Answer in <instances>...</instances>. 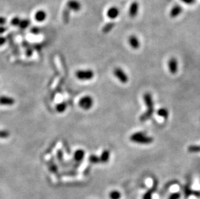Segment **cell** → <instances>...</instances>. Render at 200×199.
<instances>
[{
  "label": "cell",
  "mask_w": 200,
  "mask_h": 199,
  "mask_svg": "<svg viewBox=\"0 0 200 199\" xmlns=\"http://www.w3.org/2000/svg\"><path fill=\"white\" fill-rule=\"evenodd\" d=\"M143 100H144L147 109L139 117V120L142 122H146L151 118L153 113H154V103H153L151 94L149 93H145L143 95Z\"/></svg>",
  "instance_id": "6da1fadb"
},
{
  "label": "cell",
  "mask_w": 200,
  "mask_h": 199,
  "mask_svg": "<svg viewBox=\"0 0 200 199\" xmlns=\"http://www.w3.org/2000/svg\"><path fill=\"white\" fill-rule=\"evenodd\" d=\"M130 139L133 142L139 144H150L153 142V138L148 136L146 132L143 131L135 132L130 136Z\"/></svg>",
  "instance_id": "7a4b0ae2"
},
{
  "label": "cell",
  "mask_w": 200,
  "mask_h": 199,
  "mask_svg": "<svg viewBox=\"0 0 200 199\" xmlns=\"http://www.w3.org/2000/svg\"><path fill=\"white\" fill-rule=\"evenodd\" d=\"M76 76L79 80L86 81L90 80L93 78L94 73L93 70H79L76 72Z\"/></svg>",
  "instance_id": "3957f363"
},
{
  "label": "cell",
  "mask_w": 200,
  "mask_h": 199,
  "mask_svg": "<svg viewBox=\"0 0 200 199\" xmlns=\"http://www.w3.org/2000/svg\"><path fill=\"white\" fill-rule=\"evenodd\" d=\"M79 104L80 108L84 110H89L93 107V99L90 96H85L80 98Z\"/></svg>",
  "instance_id": "277c9868"
},
{
  "label": "cell",
  "mask_w": 200,
  "mask_h": 199,
  "mask_svg": "<svg viewBox=\"0 0 200 199\" xmlns=\"http://www.w3.org/2000/svg\"><path fill=\"white\" fill-rule=\"evenodd\" d=\"M114 74L115 77L122 84H126L128 80H129L128 76H127L126 73L121 68L115 69L114 71Z\"/></svg>",
  "instance_id": "5b68a950"
},
{
  "label": "cell",
  "mask_w": 200,
  "mask_h": 199,
  "mask_svg": "<svg viewBox=\"0 0 200 199\" xmlns=\"http://www.w3.org/2000/svg\"><path fill=\"white\" fill-rule=\"evenodd\" d=\"M168 70L171 74H175L178 70V62L176 58H171L168 62Z\"/></svg>",
  "instance_id": "8992f818"
},
{
  "label": "cell",
  "mask_w": 200,
  "mask_h": 199,
  "mask_svg": "<svg viewBox=\"0 0 200 199\" xmlns=\"http://www.w3.org/2000/svg\"><path fill=\"white\" fill-rule=\"evenodd\" d=\"M120 14L119 9L116 7H110L107 11V16L111 19H115L118 18Z\"/></svg>",
  "instance_id": "52a82bcc"
},
{
  "label": "cell",
  "mask_w": 200,
  "mask_h": 199,
  "mask_svg": "<svg viewBox=\"0 0 200 199\" xmlns=\"http://www.w3.org/2000/svg\"><path fill=\"white\" fill-rule=\"evenodd\" d=\"M139 5L137 2H133L129 9V15L132 18H135L139 12Z\"/></svg>",
  "instance_id": "ba28073f"
},
{
  "label": "cell",
  "mask_w": 200,
  "mask_h": 199,
  "mask_svg": "<svg viewBox=\"0 0 200 199\" xmlns=\"http://www.w3.org/2000/svg\"><path fill=\"white\" fill-rule=\"evenodd\" d=\"M128 42H129L130 45L133 49H138L140 47V42L139 39L137 38L135 36H131L128 39Z\"/></svg>",
  "instance_id": "9c48e42d"
},
{
  "label": "cell",
  "mask_w": 200,
  "mask_h": 199,
  "mask_svg": "<svg viewBox=\"0 0 200 199\" xmlns=\"http://www.w3.org/2000/svg\"><path fill=\"white\" fill-rule=\"evenodd\" d=\"M15 103V100L7 96H1L0 97V105H12Z\"/></svg>",
  "instance_id": "30bf717a"
},
{
  "label": "cell",
  "mask_w": 200,
  "mask_h": 199,
  "mask_svg": "<svg viewBox=\"0 0 200 199\" xmlns=\"http://www.w3.org/2000/svg\"><path fill=\"white\" fill-rule=\"evenodd\" d=\"M182 11H183L182 7L180 5H176L174 6V7L171 9L170 15L172 18H176L181 14Z\"/></svg>",
  "instance_id": "8fae6325"
},
{
  "label": "cell",
  "mask_w": 200,
  "mask_h": 199,
  "mask_svg": "<svg viewBox=\"0 0 200 199\" xmlns=\"http://www.w3.org/2000/svg\"><path fill=\"white\" fill-rule=\"evenodd\" d=\"M85 156V151L83 149L76 150L74 153V159L76 162H81L84 159Z\"/></svg>",
  "instance_id": "7c38bea8"
},
{
  "label": "cell",
  "mask_w": 200,
  "mask_h": 199,
  "mask_svg": "<svg viewBox=\"0 0 200 199\" xmlns=\"http://www.w3.org/2000/svg\"><path fill=\"white\" fill-rule=\"evenodd\" d=\"M110 151L104 150V151H102V154L100 156V163H104V164H105V163H107L110 159Z\"/></svg>",
  "instance_id": "4fadbf2b"
},
{
  "label": "cell",
  "mask_w": 200,
  "mask_h": 199,
  "mask_svg": "<svg viewBox=\"0 0 200 199\" xmlns=\"http://www.w3.org/2000/svg\"><path fill=\"white\" fill-rule=\"evenodd\" d=\"M157 114L158 116H160L161 117H163V118L167 119L168 118V116H169V112L168 111L167 109L165 108H160L157 111Z\"/></svg>",
  "instance_id": "5bb4252c"
},
{
  "label": "cell",
  "mask_w": 200,
  "mask_h": 199,
  "mask_svg": "<svg viewBox=\"0 0 200 199\" xmlns=\"http://www.w3.org/2000/svg\"><path fill=\"white\" fill-rule=\"evenodd\" d=\"M188 151L191 153H200V146L197 145H191L188 147Z\"/></svg>",
  "instance_id": "9a60e30c"
},
{
  "label": "cell",
  "mask_w": 200,
  "mask_h": 199,
  "mask_svg": "<svg viewBox=\"0 0 200 199\" xmlns=\"http://www.w3.org/2000/svg\"><path fill=\"white\" fill-rule=\"evenodd\" d=\"M89 160L91 163H92V164H94L100 163V157L96 155H90V156L89 157Z\"/></svg>",
  "instance_id": "2e32d148"
},
{
  "label": "cell",
  "mask_w": 200,
  "mask_h": 199,
  "mask_svg": "<svg viewBox=\"0 0 200 199\" xmlns=\"http://www.w3.org/2000/svg\"><path fill=\"white\" fill-rule=\"evenodd\" d=\"M121 197V194L119 191L117 190H114L111 191L110 193V199H120Z\"/></svg>",
  "instance_id": "e0dca14e"
},
{
  "label": "cell",
  "mask_w": 200,
  "mask_h": 199,
  "mask_svg": "<svg viewBox=\"0 0 200 199\" xmlns=\"http://www.w3.org/2000/svg\"><path fill=\"white\" fill-rule=\"evenodd\" d=\"M67 108V104L65 103H61L59 104L57 106H56V111H57L58 113H63L65 111Z\"/></svg>",
  "instance_id": "ac0fdd59"
},
{
  "label": "cell",
  "mask_w": 200,
  "mask_h": 199,
  "mask_svg": "<svg viewBox=\"0 0 200 199\" xmlns=\"http://www.w3.org/2000/svg\"><path fill=\"white\" fill-rule=\"evenodd\" d=\"M156 189V186H153V188L152 189V190H149L147 193H146V194L144 195V197H143V199H152V192L153 191H155Z\"/></svg>",
  "instance_id": "d6986e66"
},
{
  "label": "cell",
  "mask_w": 200,
  "mask_h": 199,
  "mask_svg": "<svg viewBox=\"0 0 200 199\" xmlns=\"http://www.w3.org/2000/svg\"><path fill=\"white\" fill-rule=\"evenodd\" d=\"M114 24H107L103 29V32L104 33H108L110 30H111L113 29V27H114Z\"/></svg>",
  "instance_id": "ffe728a7"
},
{
  "label": "cell",
  "mask_w": 200,
  "mask_h": 199,
  "mask_svg": "<svg viewBox=\"0 0 200 199\" xmlns=\"http://www.w3.org/2000/svg\"><path fill=\"white\" fill-rule=\"evenodd\" d=\"M45 14L44 12H40L37 14V19L39 21H41V20H43L45 18Z\"/></svg>",
  "instance_id": "44dd1931"
},
{
  "label": "cell",
  "mask_w": 200,
  "mask_h": 199,
  "mask_svg": "<svg viewBox=\"0 0 200 199\" xmlns=\"http://www.w3.org/2000/svg\"><path fill=\"white\" fill-rule=\"evenodd\" d=\"M179 197H180V194L179 193H175L172 194L168 199H179Z\"/></svg>",
  "instance_id": "7402d4cb"
},
{
  "label": "cell",
  "mask_w": 200,
  "mask_h": 199,
  "mask_svg": "<svg viewBox=\"0 0 200 199\" xmlns=\"http://www.w3.org/2000/svg\"><path fill=\"white\" fill-rule=\"evenodd\" d=\"M181 1L183 3L187 5H192L196 2V0H181Z\"/></svg>",
  "instance_id": "603a6c76"
},
{
  "label": "cell",
  "mask_w": 200,
  "mask_h": 199,
  "mask_svg": "<svg viewBox=\"0 0 200 199\" xmlns=\"http://www.w3.org/2000/svg\"><path fill=\"white\" fill-rule=\"evenodd\" d=\"M9 135V132L6 131H0V138H5Z\"/></svg>",
  "instance_id": "cb8c5ba5"
},
{
  "label": "cell",
  "mask_w": 200,
  "mask_h": 199,
  "mask_svg": "<svg viewBox=\"0 0 200 199\" xmlns=\"http://www.w3.org/2000/svg\"><path fill=\"white\" fill-rule=\"evenodd\" d=\"M50 170L51 171H53V173H56L58 171V168L57 166H55V165H53V166H50Z\"/></svg>",
  "instance_id": "d4e9b609"
},
{
  "label": "cell",
  "mask_w": 200,
  "mask_h": 199,
  "mask_svg": "<svg viewBox=\"0 0 200 199\" xmlns=\"http://www.w3.org/2000/svg\"><path fill=\"white\" fill-rule=\"evenodd\" d=\"M5 39L3 38H0V45H2L3 43H5Z\"/></svg>",
  "instance_id": "484cf974"
}]
</instances>
